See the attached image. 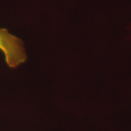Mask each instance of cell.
Masks as SVG:
<instances>
[{"label": "cell", "instance_id": "6da1fadb", "mask_svg": "<svg viewBox=\"0 0 131 131\" xmlns=\"http://www.w3.org/2000/svg\"><path fill=\"white\" fill-rule=\"evenodd\" d=\"M0 51L5 61L10 68H15L27 60V55L22 40L10 34L6 29L0 28Z\"/></svg>", "mask_w": 131, "mask_h": 131}]
</instances>
